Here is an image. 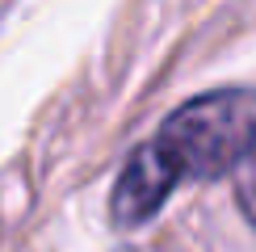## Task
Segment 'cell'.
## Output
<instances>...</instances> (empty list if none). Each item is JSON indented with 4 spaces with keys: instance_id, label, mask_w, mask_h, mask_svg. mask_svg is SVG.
I'll use <instances>...</instances> for the list:
<instances>
[{
    "instance_id": "1",
    "label": "cell",
    "mask_w": 256,
    "mask_h": 252,
    "mask_svg": "<svg viewBox=\"0 0 256 252\" xmlns=\"http://www.w3.org/2000/svg\"><path fill=\"white\" fill-rule=\"evenodd\" d=\"M256 156V92L214 88L185 101L122 164L110 194L114 227L130 231L160 214L180 181H214Z\"/></svg>"
},
{
    "instance_id": "2",
    "label": "cell",
    "mask_w": 256,
    "mask_h": 252,
    "mask_svg": "<svg viewBox=\"0 0 256 252\" xmlns=\"http://www.w3.org/2000/svg\"><path fill=\"white\" fill-rule=\"evenodd\" d=\"M236 198H240V210H244V218L256 227V168H248V172L240 176V189H236Z\"/></svg>"
}]
</instances>
